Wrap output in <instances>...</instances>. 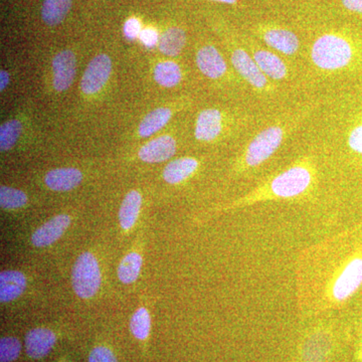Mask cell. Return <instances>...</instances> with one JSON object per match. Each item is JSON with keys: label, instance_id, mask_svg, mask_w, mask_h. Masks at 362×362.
Here are the masks:
<instances>
[{"label": "cell", "instance_id": "obj_1", "mask_svg": "<svg viewBox=\"0 0 362 362\" xmlns=\"http://www.w3.org/2000/svg\"><path fill=\"white\" fill-rule=\"evenodd\" d=\"M356 49L347 37L339 33H325L315 40L311 59L317 68L324 71H338L346 68L354 61Z\"/></svg>", "mask_w": 362, "mask_h": 362}, {"label": "cell", "instance_id": "obj_2", "mask_svg": "<svg viewBox=\"0 0 362 362\" xmlns=\"http://www.w3.org/2000/svg\"><path fill=\"white\" fill-rule=\"evenodd\" d=\"M313 175L308 166L296 164L286 169L270 181L261 192L249 195L244 202H255L265 199H293L304 194L312 183Z\"/></svg>", "mask_w": 362, "mask_h": 362}, {"label": "cell", "instance_id": "obj_3", "mask_svg": "<svg viewBox=\"0 0 362 362\" xmlns=\"http://www.w3.org/2000/svg\"><path fill=\"white\" fill-rule=\"evenodd\" d=\"M286 131L281 125H273L258 133L246 147L242 156L247 168H257L268 160L280 148Z\"/></svg>", "mask_w": 362, "mask_h": 362}, {"label": "cell", "instance_id": "obj_4", "mask_svg": "<svg viewBox=\"0 0 362 362\" xmlns=\"http://www.w3.org/2000/svg\"><path fill=\"white\" fill-rule=\"evenodd\" d=\"M71 284L82 299L96 295L101 286V271L94 255L85 252L78 257L71 271Z\"/></svg>", "mask_w": 362, "mask_h": 362}, {"label": "cell", "instance_id": "obj_5", "mask_svg": "<svg viewBox=\"0 0 362 362\" xmlns=\"http://www.w3.org/2000/svg\"><path fill=\"white\" fill-rule=\"evenodd\" d=\"M112 71V61L106 54H97L90 59L86 69L82 80L81 90L85 95H95L103 89L108 82Z\"/></svg>", "mask_w": 362, "mask_h": 362}, {"label": "cell", "instance_id": "obj_6", "mask_svg": "<svg viewBox=\"0 0 362 362\" xmlns=\"http://www.w3.org/2000/svg\"><path fill=\"white\" fill-rule=\"evenodd\" d=\"M232 64L235 71L240 74V77L247 81V84L252 86L259 92H265L269 88L268 78L259 70L252 56L245 51L242 47H235L233 49Z\"/></svg>", "mask_w": 362, "mask_h": 362}, {"label": "cell", "instance_id": "obj_7", "mask_svg": "<svg viewBox=\"0 0 362 362\" xmlns=\"http://www.w3.org/2000/svg\"><path fill=\"white\" fill-rule=\"evenodd\" d=\"M362 285V258L351 259L335 280L332 296L335 301L349 299Z\"/></svg>", "mask_w": 362, "mask_h": 362}, {"label": "cell", "instance_id": "obj_8", "mask_svg": "<svg viewBox=\"0 0 362 362\" xmlns=\"http://www.w3.org/2000/svg\"><path fill=\"white\" fill-rule=\"evenodd\" d=\"M259 37L271 49L285 56H294L299 49V39L291 30L277 26H267L259 30Z\"/></svg>", "mask_w": 362, "mask_h": 362}, {"label": "cell", "instance_id": "obj_9", "mask_svg": "<svg viewBox=\"0 0 362 362\" xmlns=\"http://www.w3.org/2000/svg\"><path fill=\"white\" fill-rule=\"evenodd\" d=\"M77 71V59L70 49L58 52L52 59L54 88L58 92L68 90L75 80Z\"/></svg>", "mask_w": 362, "mask_h": 362}, {"label": "cell", "instance_id": "obj_10", "mask_svg": "<svg viewBox=\"0 0 362 362\" xmlns=\"http://www.w3.org/2000/svg\"><path fill=\"white\" fill-rule=\"evenodd\" d=\"M223 115L218 109H204L195 121L194 135L199 141L211 142L223 132Z\"/></svg>", "mask_w": 362, "mask_h": 362}, {"label": "cell", "instance_id": "obj_11", "mask_svg": "<svg viewBox=\"0 0 362 362\" xmlns=\"http://www.w3.org/2000/svg\"><path fill=\"white\" fill-rule=\"evenodd\" d=\"M199 71L211 80L223 78L228 71V66L218 49L211 45H204L195 56Z\"/></svg>", "mask_w": 362, "mask_h": 362}, {"label": "cell", "instance_id": "obj_12", "mask_svg": "<svg viewBox=\"0 0 362 362\" xmlns=\"http://www.w3.org/2000/svg\"><path fill=\"white\" fill-rule=\"evenodd\" d=\"M70 225L71 218L68 214L54 216L33 233V246L37 247L51 246L64 235Z\"/></svg>", "mask_w": 362, "mask_h": 362}, {"label": "cell", "instance_id": "obj_13", "mask_svg": "<svg viewBox=\"0 0 362 362\" xmlns=\"http://www.w3.org/2000/svg\"><path fill=\"white\" fill-rule=\"evenodd\" d=\"M176 141L170 135L160 136L143 145L139 150V158L148 163L168 160L175 156Z\"/></svg>", "mask_w": 362, "mask_h": 362}, {"label": "cell", "instance_id": "obj_14", "mask_svg": "<svg viewBox=\"0 0 362 362\" xmlns=\"http://www.w3.org/2000/svg\"><path fill=\"white\" fill-rule=\"evenodd\" d=\"M56 334L47 328H35L25 337L26 354L33 359L47 356L56 343Z\"/></svg>", "mask_w": 362, "mask_h": 362}, {"label": "cell", "instance_id": "obj_15", "mask_svg": "<svg viewBox=\"0 0 362 362\" xmlns=\"http://www.w3.org/2000/svg\"><path fill=\"white\" fill-rule=\"evenodd\" d=\"M252 58L267 78L274 81H282L287 77L288 69L285 62L273 52L256 49L252 52Z\"/></svg>", "mask_w": 362, "mask_h": 362}, {"label": "cell", "instance_id": "obj_16", "mask_svg": "<svg viewBox=\"0 0 362 362\" xmlns=\"http://www.w3.org/2000/svg\"><path fill=\"white\" fill-rule=\"evenodd\" d=\"M82 180V173L73 168L52 169L45 177L47 187L59 192H70L77 187Z\"/></svg>", "mask_w": 362, "mask_h": 362}, {"label": "cell", "instance_id": "obj_17", "mask_svg": "<svg viewBox=\"0 0 362 362\" xmlns=\"http://www.w3.org/2000/svg\"><path fill=\"white\" fill-rule=\"evenodd\" d=\"M26 279L21 272L7 270L0 274V301H13L25 292Z\"/></svg>", "mask_w": 362, "mask_h": 362}, {"label": "cell", "instance_id": "obj_18", "mask_svg": "<svg viewBox=\"0 0 362 362\" xmlns=\"http://www.w3.org/2000/svg\"><path fill=\"white\" fill-rule=\"evenodd\" d=\"M199 165V161L192 157H181L169 162L162 175L169 185H178L194 175Z\"/></svg>", "mask_w": 362, "mask_h": 362}, {"label": "cell", "instance_id": "obj_19", "mask_svg": "<svg viewBox=\"0 0 362 362\" xmlns=\"http://www.w3.org/2000/svg\"><path fill=\"white\" fill-rule=\"evenodd\" d=\"M142 197L137 190H131L126 195L119 211V221L124 230H128L134 226L140 209H141Z\"/></svg>", "mask_w": 362, "mask_h": 362}, {"label": "cell", "instance_id": "obj_20", "mask_svg": "<svg viewBox=\"0 0 362 362\" xmlns=\"http://www.w3.org/2000/svg\"><path fill=\"white\" fill-rule=\"evenodd\" d=\"M187 44V35L182 28L173 26L162 33L158 47L164 56L177 57Z\"/></svg>", "mask_w": 362, "mask_h": 362}, {"label": "cell", "instance_id": "obj_21", "mask_svg": "<svg viewBox=\"0 0 362 362\" xmlns=\"http://www.w3.org/2000/svg\"><path fill=\"white\" fill-rule=\"evenodd\" d=\"M173 115V111L166 107H160L150 112L140 123L138 129L139 135L144 138L153 135L169 122Z\"/></svg>", "mask_w": 362, "mask_h": 362}, {"label": "cell", "instance_id": "obj_22", "mask_svg": "<svg viewBox=\"0 0 362 362\" xmlns=\"http://www.w3.org/2000/svg\"><path fill=\"white\" fill-rule=\"evenodd\" d=\"M71 0H44L42 18L47 25L54 26L63 23L71 11Z\"/></svg>", "mask_w": 362, "mask_h": 362}, {"label": "cell", "instance_id": "obj_23", "mask_svg": "<svg viewBox=\"0 0 362 362\" xmlns=\"http://www.w3.org/2000/svg\"><path fill=\"white\" fill-rule=\"evenodd\" d=\"M154 78L161 87L173 88L182 80V71L175 62H160L154 69Z\"/></svg>", "mask_w": 362, "mask_h": 362}, {"label": "cell", "instance_id": "obj_24", "mask_svg": "<svg viewBox=\"0 0 362 362\" xmlns=\"http://www.w3.org/2000/svg\"><path fill=\"white\" fill-rule=\"evenodd\" d=\"M142 258L137 252H130L121 262L118 268V278L124 284H132L139 277Z\"/></svg>", "mask_w": 362, "mask_h": 362}, {"label": "cell", "instance_id": "obj_25", "mask_svg": "<svg viewBox=\"0 0 362 362\" xmlns=\"http://www.w3.org/2000/svg\"><path fill=\"white\" fill-rule=\"evenodd\" d=\"M329 341L322 334H315L305 343L303 356L306 362H321L329 350Z\"/></svg>", "mask_w": 362, "mask_h": 362}, {"label": "cell", "instance_id": "obj_26", "mask_svg": "<svg viewBox=\"0 0 362 362\" xmlns=\"http://www.w3.org/2000/svg\"><path fill=\"white\" fill-rule=\"evenodd\" d=\"M23 131V126L18 120H9L0 127V149L8 151L18 142Z\"/></svg>", "mask_w": 362, "mask_h": 362}, {"label": "cell", "instance_id": "obj_27", "mask_svg": "<svg viewBox=\"0 0 362 362\" xmlns=\"http://www.w3.org/2000/svg\"><path fill=\"white\" fill-rule=\"evenodd\" d=\"M131 331L132 334L138 340H145L148 337L150 328H151V319L148 311L144 307L137 309L133 314L130 322Z\"/></svg>", "mask_w": 362, "mask_h": 362}, {"label": "cell", "instance_id": "obj_28", "mask_svg": "<svg viewBox=\"0 0 362 362\" xmlns=\"http://www.w3.org/2000/svg\"><path fill=\"white\" fill-rule=\"evenodd\" d=\"M28 204V197L25 192L16 188L0 187V206L4 209H18Z\"/></svg>", "mask_w": 362, "mask_h": 362}, {"label": "cell", "instance_id": "obj_29", "mask_svg": "<svg viewBox=\"0 0 362 362\" xmlns=\"http://www.w3.org/2000/svg\"><path fill=\"white\" fill-rule=\"evenodd\" d=\"M21 344L16 337H2L0 340V362H13L20 356Z\"/></svg>", "mask_w": 362, "mask_h": 362}, {"label": "cell", "instance_id": "obj_30", "mask_svg": "<svg viewBox=\"0 0 362 362\" xmlns=\"http://www.w3.org/2000/svg\"><path fill=\"white\" fill-rule=\"evenodd\" d=\"M89 362H118L113 352L108 347L97 346L89 356Z\"/></svg>", "mask_w": 362, "mask_h": 362}, {"label": "cell", "instance_id": "obj_31", "mask_svg": "<svg viewBox=\"0 0 362 362\" xmlns=\"http://www.w3.org/2000/svg\"><path fill=\"white\" fill-rule=\"evenodd\" d=\"M347 142H349V148L352 151L362 156V122L352 128L349 132Z\"/></svg>", "mask_w": 362, "mask_h": 362}, {"label": "cell", "instance_id": "obj_32", "mask_svg": "<svg viewBox=\"0 0 362 362\" xmlns=\"http://www.w3.org/2000/svg\"><path fill=\"white\" fill-rule=\"evenodd\" d=\"M141 23L135 18H130L129 20L125 21L124 25V35L127 39L135 40L139 37L141 33Z\"/></svg>", "mask_w": 362, "mask_h": 362}, {"label": "cell", "instance_id": "obj_33", "mask_svg": "<svg viewBox=\"0 0 362 362\" xmlns=\"http://www.w3.org/2000/svg\"><path fill=\"white\" fill-rule=\"evenodd\" d=\"M139 39L143 45H146L147 47H154L157 44H159L160 37L154 28H147L142 30Z\"/></svg>", "mask_w": 362, "mask_h": 362}, {"label": "cell", "instance_id": "obj_34", "mask_svg": "<svg viewBox=\"0 0 362 362\" xmlns=\"http://www.w3.org/2000/svg\"><path fill=\"white\" fill-rule=\"evenodd\" d=\"M341 2L347 11L362 14V0H341Z\"/></svg>", "mask_w": 362, "mask_h": 362}, {"label": "cell", "instance_id": "obj_35", "mask_svg": "<svg viewBox=\"0 0 362 362\" xmlns=\"http://www.w3.org/2000/svg\"><path fill=\"white\" fill-rule=\"evenodd\" d=\"M9 83V75L6 71L2 70L0 71V90L4 92L6 89L7 86Z\"/></svg>", "mask_w": 362, "mask_h": 362}, {"label": "cell", "instance_id": "obj_36", "mask_svg": "<svg viewBox=\"0 0 362 362\" xmlns=\"http://www.w3.org/2000/svg\"><path fill=\"white\" fill-rule=\"evenodd\" d=\"M211 1L221 2V4H237L238 0H211Z\"/></svg>", "mask_w": 362, "mask_h": 362}]
</instances>
